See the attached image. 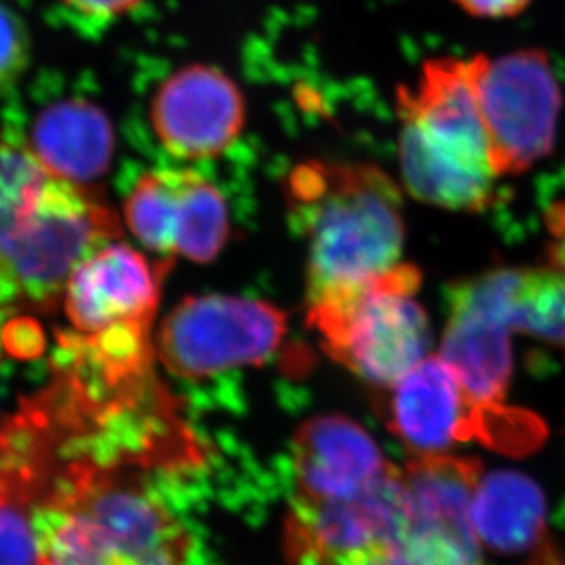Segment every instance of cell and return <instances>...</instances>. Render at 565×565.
<instances>
[{
  "label": "cell",
  "mask_w": 565,
  "mask_h": 565,
  "mask_svg": "<svg viewBox=\"0 0 565 565\" xmlns=\"http://www.w3.org/2000/svg\"><path fill=\"white\" fill-rule=\"evenodd\" d=\"M189 441L99 443L60 454L33 516L38 565H192Z\"/></svg>",
  "instance_id": "obj_1"
},
{
  "label": "cell",
  "mask_w": 565,
  "mask_h": 565,
  "mask_svg": "<svg viewBox=\"0 0 565 565\" xmlns=\"http://www.w3.org/2000/svg\"><path fill=\"white\" fill-rule=\"evenodd\" d=\"M119 236L96 192L55 177L26 139L0 130V315L54 310L75 267Z\"/></svg>",
  "instance_id": "obj_2"
},
{
  "label": "cell",
  "mask_w": 565,
  "mask_h": 565,
  "mask_svg": "<svg viewBox=\"0 0 565 565\" xmlns=\"http://www.w3.org/2000/svg\"><path fill=\"white\" fill-rule=\"evenodd\" d=\"M286 200L306 242L308 305L359 288L399 264L403 192L375 163L305 161L289 172Z\"/></svg>",
  "instance_id": "obj_3"
},
{
  "label": "cell",
  "mask_w": 565,
  "mask_h": 565,
  "mask_svg": "<svg viewBox=\"0 0 565 565\" xmlns=\"http://www.w3.org/2000/svg\"><path fill=\"white\" fill-rule=\"evenodd\" d=\"M401 180L419 202L481 213L498 202V178L469 60L425 61L395 94Z\"/></svg>",
  "instance_id": "obj_4"
},
{
  "label": "cell",
  "mask_w": 565,
  "mask_h": 565,
  "mask_svg": "<svg viewBox=\"0 0 565 565\" xmlns=\"http://www.w3.org/2000/svg\"><path fill=\"white\" fill-rule=\"evenodd\" d=\"M422 271L399 262L342 294L308 305V322L331 359L379 388H392L428 358L433 331L416 299Z\"/></svg>",
  "instance_id": "obj_5"
},
{
  "label": "cell",
  "mask_w": 565,
  "mask_h": 565,
  "mask_svg": "<svg viewBox=\"0 0 565 565\" xmlns=\"http://www.w3.org/2000/svg\"><path fill=\"white\" fill-rule=\"evenodd\" d=\"M476 99L498 178L533 169L555 147L562 90L550 55L539 49L469 60Z\"/></svg>",
  "instance_id": "obj_6"
},
{
  "label": "cell",
  "mask_w": 565,
  "mask_h": 565,
  "mask_svg": "<svg viewBox=\"0 0 565 565\" xmlns=\"http://www.w3.org/2000/svg\"><path fill=\"white\" fill-rule=\"evenodd\" d=\"M288 331L286 315L264 300L200 295L167 315L156 355L185 381L218 377L266 363Z\"/></svg>",
  "instance_id": "obj_7"
},
{
  "label": "cell",
  "mask_w": 565,
  "mask_h": 565,
  "mask_svg": "<svg viewBox=\"0 0 565 565\" xmlns=\"http://www.w3.org/2000/svg\"><path fill=\"white\" fill-rule=\"evenodd\" d=\"M125 222L160 258L200 264L224 252L233 231L224 194L192 169L145 172L127 196Z\"/></svg>",
  "instance_id": "obj_8"
},
{
  "label": "cell",
  "mask_w": 565,
  "mask_h": 565,
  "mask_svg": "<svg viewBox=\"0 0 565 565\" xmlns=\"http://www.w3.org/2000/svg\"><path fill=\"white\" fill-rule=\"evenodd\" d=\"M520 269L502 267L454 284L439 358L478 403L500 406L512 372V300Z\"/></svg>",
  "instance_id": "obj_9"
},
{
  "label": "cell",
  "mask_w": 565,
  "mask_h": 565,
  "mask_svg": "<svg viewBox=\"0 0 565 565\" xmlns=\"http://www.w3.org/2000/svg\"><path fill=\"white\" fill-rule=\"evenodd\" d=\"M172 260H149L113 241L97 247L70 275L63 300L70 330L79 335L152 330L161 284Z\"/></svg>",
  "instance_id": "obj_10"
},
{
  "label": "cell",
  "mask_w": 565,
  "mask_h": 565,
  "mask_svg": "<svg viewBox=\"0 0 565 565\" xmlns=\"http://www.w3.org/2000/svg\"><path fill=\"white\" fill-rule=\"evenodd\" d=\"M160 143L178 160L224 154L246 125V99L224 70L191 64L169 75L150 103Z\"/></svg>",
  "instance_id": "obj_11"
},
{
  "label": "cell",
  "mask_w": 565,
  "mask_h": 565,
  "mask_svg": "<svg viewBox=\"0 0 565 565\" xmlns=\"http://www.w3.org/2000/svg\"><path fill=\"white\" fill-rule=\"evenodd\" d=\"M374 438L342 416L306 422L291 441V498L305 502H341L363 497L388 475Z\"/></svg>",
  "instance_id": "obj_12"
},
{
  "label": "cell",
  "mask_w": 565,
  "mask_h": 565,
  "mask_svg": "<svg viewBox=\"0 0 565 565\" xmlns=\"http://www.w3.org/2000/svg\"><path fill=\"white\" fill-rule=\"evenodd\" d=\"M390 428L416 454L445 452L487 436L497 406L481 405L441 358H427L392 386Z\"/></svg>",
  "instance_id": "obj_13"
},
{
  "label": "cell",
  "mask_w": 565,
  "mask_h": 565,
  "mask_svg": "<svg viewBox=\"0 0 565 565\" xmlns=\"http://www.w3.org/2000/svg\"><path fill=\"white\" fill-rule=\"evenodd\" d=\"M26 143L52 174L86 188L108 171L116 136L97 105L63 99L39 114Z\"/></svg>",
  "instance_id": "obj_14"
},
{
  "label": "cell",
  "mask_w": 565,
  "mask_h": 565,
  "mask_svg": "<svg viewBox=\"0 0 565 565\" xmlns=\"http://www.w3.org/2000/svg\"><path fill=\"white\" fill-rule=\"evenodd\" d=\"M470 523L480 544L502 555H531L534 561L553 550L544 494L534 481L516 472L481 478L470 505Z\"/></svg>",
  "instance_id": "obj_15"
},
{
  "label": "cell",
  "mask_w": 565,
  "mask_h": 565,
  "mask_svg": "<svg viewBox=\"0 0 565 565\" xmlns=\"http://www.w3.org/2000/svg\"><path fill=\"white\" fill-rule=\"evenodd\" d=\"M403 475L412 516L470 522V505L480 486V461L450 454H416Z\"/></svg>",
  "instance_id": "obj_16"
},
{
  "label": "cell",
  "mask_w": 565,
  "mask_h": 565,
  "mask_svg": "<svg viewBox=\"0 0 565 565\" xmlns=\"http://www.w3.org/2000/svg\"><path fill=\"white\" fill-rule=\"evenodd\" d=\"M43 491L35 472L0 459V565H38L33 516Z\"/></svg>",
  "instance_id": "obj_17"
},
{
  "label": "cell",
  "mask_w": 565,
  "mask_h": 565,
  "mask_svg": "<svg viewBox=\"0 0 565 565\" xmlns=\"http://www.w3.org/2000/svg\"><path fill=\"white\" fill-rule=\"evenodd\" d=\"M512 322L514 330L544 339L565 353V269H520Z\"/></svg>",
  "instance_id": "obj_18"
},
{
  "label": "cell",
  "mask_w": 565,
  "mask_h": 565,
  "mask_svg": "<svg viewBox=\"0 0 565 565\" xmlns=\"http://www.w3.org/2000/svg\"><path fill=\"white\" fill-rule=\"evenodd\" d=\"M399 551L408 565H483L470 522L408 516Z\"/></svg>",
  "instance_id": "obj_19"
},
{
  "label": "cell",
  "mask_w": 565,
  "mask_h": 565,
  "mask_svg": "<svg viewBox=\"0 0 565 565\" xmlns=\"http://www.w3.org/2000/svg\"><path fill=\"white\" fill-rule=\"evenodd\" d=\"M32 39L26 22L0 0V99L10 94L26 72Z\"/></svg>",
  "instance_id": "obj_20"
},
{
  "label": "cell",
  "mask_w": 565,
  "mask_h": 565,
  "mask_svg": "<svg viewBox=\"0 0 565 565\" xmlns=\"http://www.w3.org/2000/svg\"><path fill=\"white\" fill-rule=\"evenodd\" d=\"M143 0H61V4L86 22H113L136 10Z\"/></svg>",
  "instance_id": "obj_21"
},
{
  "label": "cell",
  "mask_w": 565,
  "mask_h": 565,
  "mask_svg": "<svg viewBox=\"0 0 565 565\" xmlns=\"http://www.w3.org/2000/svg\"><path fill=\"white\" fill-rule=\"evenodd\" d=\"M461 10L481 19H505L522 13L531 0H454Z\"/></svg>",
  "instance_id": "obj_22"
},
{
  "label": "cell",
  "mask_w": 565,
  "mask_h": 565,
  "mask_svg": "<svg viewBox=\"0 0 565 565\" xmlns=\"http://www.w3.org/2000/svg\"><path fill=\"white\" fill-rule=\"evenodd\" d=\"M527 565H565V561L558 558V556L553 553V550L547 551L545 555L539 556L536 561L529 562Z\"/></svg>",
  "instance_id": "obj_23"
},
{
  "label": "cell",
  "mask_w": 565,
  "mask_h": 565,
  "mask_svg": "<svg viewBox=\"0 0 565 565\" xmlns=\"http://www.w3.org/2000/svg\"><path fill=\"white\" fill-rule=\"evenodd\" d=\"M0 350H2V344H0ZM0 423H2V422H0Z\"/></svg>",
  "instance_id": "obj_24"
}]
</instances>
